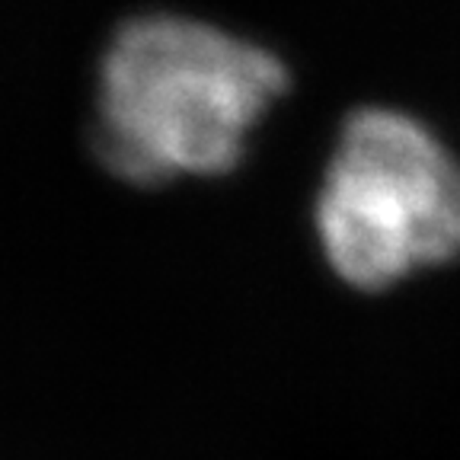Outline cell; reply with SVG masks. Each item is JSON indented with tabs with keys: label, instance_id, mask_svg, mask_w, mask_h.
<instances>
[{
	"label": "cell",
	"instance_id": "cell-1",
	"mask_svg": "<svg viewBox=\"0 0 460 460\" xmlns=\"http://www.w3.org/2000/svg\"><path fill=\"white\" fill-rule=\"evenodd\" d=\"M288 80L262 45L186 16H137L102 55L93 154L135 186L221 176Z\"/></svg>",
	"mask_w": 460,
	"mask_h": 460
},
{
	"label": "cell",
	"instance_id": "cell-2",
	"mask_svg": "<svg viewBox=\"0 0 460 460\" xmlns=\"http://www.w3.org/2000/svg\"><path fill=\"white\" fill-rule=\"evenodd\" d=\"M314 217L332 272L358 291H384L460 259V160L412 115L355 109Z\"/></svg>",
	"mask_w": 460,
	"mask_h": 460
}]
</instances>
